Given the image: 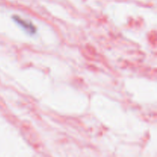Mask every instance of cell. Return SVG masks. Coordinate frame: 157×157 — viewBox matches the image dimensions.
Instances as JSON below:
<instances>
[{"label": "cell", "instance_id": "1", "mask_svg": "<svg viewBox=\"0 0 157 157\" xmlns=\"http://www.w3.org/2000/svg\"><path fill=\"white\" fill-rule=\"evenodd\" d=\"M13 19L15 20V22L21 28L25 29V31H27L28 33L29 34H34L35 32V27L32 25V22L25 20L23 18H20L18 16H14Z\"/></svg>", "mask_w": 157, "mask_h": 157}]
</instances>
